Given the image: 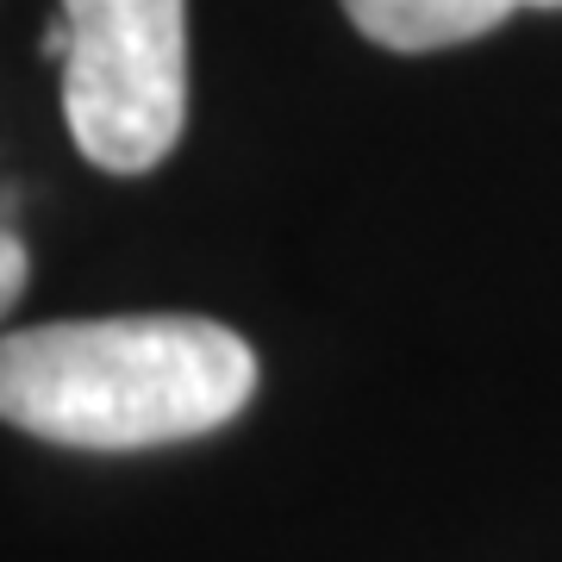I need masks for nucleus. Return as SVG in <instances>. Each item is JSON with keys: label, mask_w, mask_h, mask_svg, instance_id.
<instances>
[{"label": "nucleus", "mask_w": 562, "mask_h": 562, "mask_svg": "<svg viewBox=\"0 0 562 562\" xmlns=\"http://www.w3.org/2000/svg\"><path fill=\"white\" fill-rule=\"evenodd\" d=\"M257 394V350L220 319H50L0 338V419L69 450L206 438Z\"/></svg>", "instance_id": "1"}, {"label": "nucleus", "mask_w": 562, "mask_h": 562, "mask_svg": "<svg viewBox=\"0 0 562 562\" xmlns=\"http://www.w3.org/2000/svg\"><path fill=\"white\" fill-rule=\"evenodd\" d=\"M63 120L106 176L157 169L188 120V0H63Z\"/></svg>", "instance_id": "2"}, {"label": "nucleus", "mask_w": 562, "mask_h": 562, "mask_svg": "<svg viewBox=\"0 0 562 562\" xmlns=\"http://www.w3.org/2000/svg\"><path fill=\"white\" fill-rule=\"evenodd\" d=\"M525 7H562V0H344V13L382 50H450V44L487 38Z\"/></svg>", "instance_id": "3"}, {"label": "nucleus", "mask_w": 562, "mask_h": 562, "mask_svg": "<svg viewBox=\"0 0 562 562\" xmlns=\"http://www.w3.org/2000/svg\"><path fill=\"white\" fill-rule=\"evenodd\" d=\"M20 294H25V244L13 225H0V313H13Z\"/></svg>", "instance_id": "4"}, {"label": "nucleus", "mask_w": 562, "mask_h": 562, "mask_svg": "<svg viewBox=\"0 0 562 562\" xmlns=\"http://www.w3.org/2000/svg\"><path fill=\"white\" fill-rule=\"evenodd\" d=\"M38 50H44V57H69V25H44V38H38Z\"/></svg>", "instance_id": "5"}]
</instances>
